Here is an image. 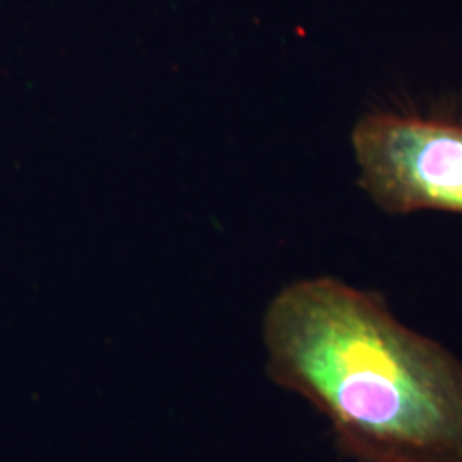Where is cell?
I'll return each mask as SVG.
<instances>
[{
    "label": "cell",
    "instance_id": "obj_1",
    "mask_svg": "<svg viewBox=\"0 0 462 462\" xmlns=\"http://www.w3.org/2000/svg\"><path fill=\"white\" fill-rule=\"evenodd\" d=\"M267 372L362 462H462V362L343 281L286 286L265 312Z\"/></svg>",
    "mask_w": 462,
    "mask_h": 462
},
{
    "label": "cell",
    "instance_id": "obj_2",
    "mask_svg": "<svg viewBox=\"0 0 462 462\" xmlns=\"http://www.w3.org/2000/svg\"><path fill=\"white\" fill-rule=\"evenodd\" d=\"M351 141L360 183L380 209L462 215V124L374 114L355 125Z\"/></svg>",
    "mask_w": 462,
    "mask_h": 462
}]
</instances>
